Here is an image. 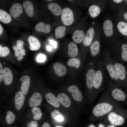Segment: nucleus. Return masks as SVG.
<instances>
[{"mask_svg": "<svg viewBox=\"0 0 127 127\" xmlns=\"http://www.w3.org/2000/svg\"><path fill=\"white\" fill-rule=\"evenodd\" d=\"M33 114V118L36 120H39L41 118L42 114L40 109L39 108L35 107H33L31 110Z\"/></svg>", "mask_w": 127, "mask_h": 127, "instance_id": "obj_33", "label": "nucleus"}, {"mask_svg": "<svg viewBox=\"0 0 127 127\" xmlns=\"http://www.w3.org/2000/svg\"><path fill=\"white\" fill-rule=\"evenodd\" d=\"M3 69L2 64L0 63V82H1L3 80Z\"/></svg>", "mask_w": 127, "mask_h": 127, "instance_id": "obj_41", "label": "nucleus"}, {"mask_svg": "<svg viewBox=\"0 0 127 127\" xmlns=\"http://www.w3.org/2000/svg\"><path fill=\"white\" fill-rule=\"evenodd\" d=\"M28 40L30 45L29 48L31 51H36L40 48V43L35 36H29L28 38Z\"/></svg>", "mask_w": 127, "mask_h": 127, "instance_id": "obj_15", "label": "nucleus"}, {"mask_svg": "<svg viewBox=\"0 0 127 127\" xmlns=\"http://www.w3.org/2000/svg\"><path fill=\"white\" fill-rule=\"evenodd\" d=\"M38 125V124L36 121L32 120L28 124L27 126V127H37Z\"/></svg>", "mask_w": 127, "mask_h": 127, "instance_id": "obj_40", "label": "nucleus"}, {"mask_svg": "<svg viewBox=\"0 0 127 127\" xmlns=\"http://www.w3.org/2000/svg\"><path fill=\"white\" fill-rule=\"evenodd\" d=\"M14 54L15 56L16 57L19 56V53L18 50L15 51L14 52Z\"/></svg>", "mask_w": 127, "mask_h": 127, "instance_id": "obj_44", "label": "nucleus"}, {"mask_svg": "<svg viewBox=\"0 0 127 127\" xmlns=\"http://www.w3.org/2000/svg\"><path fill=\"white\" fill-rule=\"evenodd\" d=\"M23 9L22 5L19 3H15L10 9L11 15L13 17H18L22 14Z\"/></svg>", "mask_w": 127, "mask_h": 127, "instance_id": "obj_20", "label": "nucleus"}, {"mask_svg": "<svg viewBox=\"0 0 127 127\" xmlns=\"http://www.w3.org/2000/svg\"><path fill=\"white\" fill-rule=\"evenodd\" d=\"M12 20L10 16L5 11L0 9V21L3 23L8 24Z\"/></svg>", "mask_w": 127, "mask_h": 127, "instance_id": "obj_28", "label": "nucleus"}, {"mask_svg": "<svg viewBox=\"0 0 127 127\" xmlns=\"http://www.w3.org/2000/svg\"><path fill=\"white\" fill-rule=\"evenodd\" d=\"M108 127H115L113 126H109Z\"/></svg>", "mask_w": 127, "mask_h": 127, "instance_id": "obj_51", "label": "nucleus"}, {"mask_svg": "<svg viewBox=\"0 0 127 127\" xmlns=\"http://www.w3.org/2000/svg\"><path fill=\"white\" fill-rule=\"evenodd\" d=\"M98 59L93 58L91 61V68L87 70L85 74V81L87 88L91 91L93 95V85Z\"/></svg>", "mask_w": 127, "mask_h": 127, "instance_id": "obj_7", "label": "nucleus"}, {"mask_svg": "<svg viewBox=\"0 0 127 127\" xmlns=\"http://www.w3.org/2000/svg\"><path fill=\"white\" fill-rule=\"evenodd\" d=\"M50 43L52 44V45L55 48H56V44L55 42L53 41L52 40L50 41Z\"/></svg>", "mask_w": 127, "mask_h": 127, "instance_id": "obj_43", "label": "nucleus"}, {"mask_svg": "<svg viewBox=\"0 0 127 127\" xmlns=\"http://www.w3.org/2000/svg\"><path fill=\"white\" fill-rule=\"evenodd\" d=\"M68 91L71 93L73 99L75 100L80 102L83 99L82 92L79 91L78 87L75 85H72L69 87L67 89Z\"/></svg>", "mask_w": 127, "mask_h": 127, "instance_id": "obj_10", "label": "nucleus"}, {"mask_svg": "<svg viewBox=\"0 0 127 127\" xmlns=\"http://www.w3.org/2000/svg\"><path fill=\"white\" fill-rule=\"evenodd\" d=\"M24 95L21 91L17 92L14 97V102L15 108L18 111L20 110L23 106L24 101Z\"/></svg>", "mask_w": 127, "mask_h": 127, "instance_id": "obj_13", "label": "nucleus"}, {"mask_svg": "<svg viewBox=\"0 0 127 127\" xmlns=\"http://www.w3.org/2000/svg\"><path fill=\"white\" fill-rule=\"evenodd\" d=\"M88 11L90 16L93 17H94L97 16L99 14L101 10L98 6L93 5L89 7Z\"/></svg>", "mask_w": 127, "mask_h": 127, "instance_id": "obj_30", "label": "nucleus"}, {"mask_svg": "<svg viewBox=\"0 0 127 127\" xmlns=\"http://www.w3.org/2000/svg\"><path fill=\"white\" fill-rule=\"evenodd\" d=\"M57 98L58 101L64 107H69L71 105V102L68 97L65 94L62 93L59 94Z\"/></svg>", "mask_w": 127, "mask_h": 127, "instance_id": "obj_22", "label": "nucleus"}, {"mask_svg": "<svg viewBox=\"0 0 127 127\" xmlns=\"http://www.w3.org/2000/svg\"><path fill=\"white\" fill-rule=\"evenodd\" d=\"M4 64H5V62H4Z\"/></svg>", "mask_w": 127, "mask_h": 127, "instance_id": "obj_54", "label": "nucleus"}, {"mask_svg": "<svg viewBox=\"0 0 127 127\" xmlns=\"http://www.w3.org/2000/svg\"><path fill=\"white\" fill-rule=\"evenodd\" d=\"M15 116L11 111H7L6 117V120L7 123L9 124H12L14 122L15 119Z\"/></svg>", "mask_w": 127, "mask_h": 127, "instance_id": "obj_35", "label": "nucleus"}, {"mask_svg": "<svg viewBox=\"0 0 127 127\" xmlns=\"http://www.w3.org/2000/svg\"><path fill=\"white\" fill-rule=\"evenodd\" d=\"M23 5L27 15L30 17L32 16L33 14V8L32 3L29 1H26L23 3Z\"/></svg>", "mask_w": 127, "mask_h": 127, "instance_id": "obj_27", "label": "nucleus"}, {"mask_svg": "<svg viewBox=\"0 0 127 127\" xmlns=\"http://www.w3.org/2000/svg\"><path fill=\"white\" fill-rule=\"evenodd\" d=\"M47 0L48 1H52V0Z\"/></svg>", "mask_w": 127, "mask_h": 127, "instance_id": "obj_53", "label": "nucleus"}, {"mask_svg": "<svg viewBox=\"0 0 127 127\" xmlns=\"http://www.w3.org/2000/svg\"><path fill=\"white\" fill-rule=\"evenodd\" d=\"M47 101L53 106L58 108L60 106V103L57 98L51 92L47 93L45 95Z\"/></svg>", "mask_w": 127, "mask_h": 127, "instance_id": "obj_21", "label": "nucleus"}, {"mask_svg": "<svg viewBox=\"0 0 127 127\" xmlns=\"http://www.w3.org/2000/svg\"><path fill=\"white\" fill-rule=\"evenodd\" d=\"M94 34L93 28L91 27L87 31L83 41V45L85 47H88L91 44Z\"/></svg>", "mask_w": 127, "mask_h": 127, "instance_id": "obj_16", "label": "nucleus"}, {"mask_svg": "<svg viewBox=\"0 0 127 127\" xmlns=\"http://www.w3.org/2000/svg\"><path fill=\"white\" fill-rule=\"evenodd\" d=\"M3 80L6 85H10L12 83L13 77L12 73L9 68L5 67L3 69Z\"/></svg>", "mask_w": 127, "mask_h": 127, "instance_id": "obj_14", "label": "nucleus"}, {"mask_svg": "<svg viewBox=\"0 0 127 127\" xmlns=\"http://www.w3.org/2000/svg\"><path fill=\"white\" fill-rule=\"evenodd\" d=\"M113 60L122 88L127 91V68L123 64Z\"/></svg>", "mask_w": 127, "mask_h": 127, "instance_id": "obj_8", "label": "nucleus"}, {"mask_svg": "<svg viewBox=\"0 0 127 127\" xmlns=\"http://www.w3.org/2000/svg\"><path fill=\"white\" fill-rule=\"evenodd\" d=\"M67 63L70 66L74 67L78 69L80 66L81 61L79 59L73 58L69 59L67 61Z\"/></svg>", "mask_w": 127, "mask_h": 127, "instance_id": "obj_32", "label": "nucleus"}, {"mask_svg": "<svg viewBox=\"0 0 127 127\" xmlns=\"http://www.w3.org/2000/svg\"><path fill=\"white\" fill-rule=\"evenodd\" d=\"M106 70L102 60L98 59L93 83V98L98 95L103 88L106 80Z\"/></svg>", "mask_w": 127, "mask_h": 127, "instance_id": "obj_3", "label": "nucleus"}, {"mask_svg": "<svg viewBox=\"0 0 127 127\" xmlns=\"http://www.w3.org/2000/svg\"><path fill=\"white\" fill-rule=\"evenodd\" d=\"M124 17L125 19L127 21V12H126L124 14Z\"/></svg>", "mask_w": 127, "mask_h": 127, "instance_id": "obj_47", "label": "nucleus"}, {"mask_svg": "<svg viewBox=\"0 0 127 127\" xmlns=\"http://www.w3.org/2000/svg\"><path fill=\"white\" fill-rule=\"evenodd\" d=\"M42 127H51L49 124L47 122H45L43 124Z\"/></svg>", "mask_w": 127, "mask_h": 127, "instance_id": "obj_42", "label": "nucleus"}, {"mask_svg": "<svg viewBox=\"0 0 127 127\" xmlns=\"http://www.w3.org/2000/svg\"><path fill=\"white\" fill-rule=\"evenodd\" d=\"M46 48L48 51H50L51 50V48L50 46H47Z\"/></svg>", "mask_w": 127, "mask_h": 127, "instance_id": "obj_48", "label": "nucleus"}, {"mask_svg": "<svg viewBox=\"0 0 127 127\" xmlns=\"http://www.w3.org/2000/svg\"><path fill=\"white\" fill-rule=\"evenodd\" d=\"M24 44V43L22 40H17L16 41V45L13 46L12 48L15 51L23 49Z\"/></svg>", "mask_w": 127, "mask_h": 127, "instance_id": "obj_37", "label": "nucleus"}, {"mask_svg": "<svg viewBox=\"0 0 127 127\" xmlns=\"http://www.w3.org/2000/svg\"><path fill=\"white\" fill-rule=\"evenodd\" d=\"M105 91L112 99L118 102H122L127 105V93L112 81L107 78Z\"/></svg>", "mask_w": 127, "mask_h": 127, "instance_id": "obj_2", "label": "nucleus"}, {"mask_svg": "<svg viewBox=\"0 0 127 127\" xmlns=\"http://www.w3.org/2000/svg\"><path fill=\"white\" fill-rule=\"evenodd\" d=\"M48 9L55 16H58L61 14L62 10L60 5L55 3H51L48 5Z\"/></svg>", "mask_w": 127, "mask_h": 127, "instance_id": "obj_23", "label": "nucleus"}, {"mask_svg": "<svg viewBox=\"0 0 127 127\" xmlns=\"http://www.w3.org/2000/svg\"><path fill=\"white\" fill-rule=\"evenodd\" d=\"M51 118L59 122L63 121L64 119V116L58 110H56L52 111L51 114Z\"/></svg>", "mask_w": 127, "mask_h": 127, "instance_id": "obj_34", "label": "nucleus"}, {"mask_svg": "<svg viewBox=\"0 0 127 127\" xmlns=\"http://www.w3.org/2000/svg\"><path fill=\"white\" fill-rule=\"evenodd\" d=\"M98 127H105L104 126L102 123H100Z\"/></svg>", "mask_w": 127, "mask_h": 127, "instance_id": "obj_49", "label": "nucleus"}, {"mask_svg": "<svg viewBox=\"0 0 127 127\" xmlns=\"http://www.w3.org/2000/svg\"><path fill=\"white\" fill-rule=\"evenodd\" d=\"M85 36L84 33L82 30H77L73 32L72 38L75 42L77 44H80L83 42Z\"/></svg>", "mask_w": 127, "mask_h": 127, "instance_id": "obj_24", "label": "nucleus"}, {"mask_svg": "<svg viewBox=\"0 0 127 127\" xmlns=\"http://www.w3.org/2000/svg\"><path fill=\"white\" fill-rule=\"evenodd\" d=\"M61 19L63 24L66 26H70L72 24L74 19L72 10L68 7L63 8L61 14Z\"/></svg>", "mask_w": 127, "mask_h": 127, "instance_id": "obj_9", "label": "nucleus"}, {"mask_svg": "<svg viewBox=\"0 0 127 127\" xmlns=\"http://www.w3.org/2000/svg\"><path fill=\"white\" fill-rule=\"evenodd\" d=\"M103 28L105 35L107 37L111 36L113 33V24L110 20H105L103 24Z\"/></svg>", "mask_w": 127, "mask_h": 127, "instance_id": "obj_19", "label": "nucleus"}, {"mask_svg": "<svg viewBox=\"0 0 127 127\" xmlns=\"http://www.w3.org/2000/svg\"><path fill=\"white\" fill-rule=\"evenodd\" d=\"M19 53V56L17 58V60L18 61L21 60L23 58V56L26 55L25 51L23 49L18 50Z\"/></svg>", "mask_w": 127, "mask_h": 127, "instance_id": "obj_39", "label": "nucleus"}, {"mask_svg": "<svg viewBox=\"0 0 127 127\" xmlns=\"http://www.w3.org/2000/svg\"><path fill=\"white\" fill-rule=\"evenodd\" d=\"M88 127H95L94 124H91Z\"/></svg>", "mask_w": 127, "mask_h": 127, "instance_id": "obj_50", "label": "nucleus"}, {"mask_svg": "<svg viewBox=\"0 0 127 127\" xmlns=\"http://www.w3.org/2000/svg\"><path fill=\"white\" fill-rule=\"evenodd\" d=\"M112 59L123 64L127 65V44H114L112 48Z\"/></svg>", "mask_w": 127, "mask_h": 127, "instance_id": "obj_6", "label": "nucleus"}, {"mask_svg": "<svg viewBox=\"0 0 127 127\" xmlns=\"http://www.w3.org/2000/svg\"><path fill=\"white\" fill-rule=\"evenodd\" d=\"M102 61L110 78L116 84L122 88L113 59L110 56V52H107L103 54Z\"/></svg>", "mask_w": 127, "mask_h": 127, "instance_id": "obj_5", "label": "nucleus"}, {"mask_svg": "<svg viewBox=\"0 0 127 127\" xmlns=\"http://www.w3.org/2000/svg\"><path fill=\"white\" fill-rule=\"evenodd\" d=\"M66 29L64 26H60L56 28L55 30L56 37L58 39L63 37L65 35Z\"/></svg>", "mask_w": 127, "mask_h": 127, "instance_id": "obj_29", "label": "nucleus"}, {"mask_svg": "<svg viewBox=\"0 0 127 127\" xmlns=\"http://www.w3.org/2000/svg\"><path fill=\"white\" fill-rule=\"evenodd\" d=\"M67 53L68 56L71 57H74L77 55L78 52V49L76 44L71 42L68 44Z\"/></svg>", "mask_w": 127, "mask_h": 127, "instance_id": "obj_25", "label": "nucleus"}, {"mask_svg": "<svg viewBox=\"0 0 127 127\" xmlns=\"http://www.w3.org/2000/svg\"><path fill=\"white\" fill-rule=\"evenodd\" d=\"M10 52L9 48L7 47H2L0 45V56L4 57L8 56Z\"/></svg>", "mask_w": 127, "mask_h": 127, "instance_id": "obj_36", "label": "nucleus"}, {"mask_svg": "<svg viewBox=\"0 0 127 127\" xmlns=\"http://www.w3.org/2000/svg\"><path fill=\"white\" fill-rule=\"evenodd\" d=\"M114 2L117 3H121L123 0H113Z\"/></svg>", "mask_w": 127, "mask_h": 127, "instance_id": "obj_45", "label": "nucleus"}, {"mask_svg": "<svg viewBox=\"0 0 127 127\" xmlns=\"http://www.w3.org/2000/svg\"><path fill=\"white\" fill-rule=\"evenodd\" d=\"M90 52L91 55L95 58L99 54L100 45L98 40H95L91 44L90 47Z\"/></svg>", "mask_w": 127, "mask_h": 127, "instance_id": "obj_18", "label": "nucleus"}, {"mask_svg": "<svg viewBox=\"0 0 127 127\" xmlns=\"http://www.w3.org/2000/svg\"><path fill=\"white\" fill-rule=\"evenodd\" d=\"M117 28L121 33L127 36V23L122 21L119 22L117 25Z\"/></svg>", "mask_w": 127, "mask_h": 127, "instance_id": "obj_31", "label": "nucleus"}, {"mask_svg": "<svg viewBox=\"0 0 127 127\" xmlns=\"http://www.w3.org/2000/svg\"><path fill=\"white\" fill-rule=\"evenodd\" d=\"M3 32V29L1 24H0V36H1Z\"/></svg>", "mask_w": 127, "mask_h": 127, "instance_id": "obj_46", "label": "nucleus"}, {"mask_svg": "<svg viewBox=\"0 0 127 127\" xmlns=\"http://www.w3.org/2000/svg\"><path fill=\"white\" fill-rule=\"evenodd\" d=\"M105 117L112 125H121L127 119V110L121 105L114 109Z\"/></svg>", "mask_w": 127, "mask_h": 127, "instance_id": "obj_4", "label": "nucleus"}, {"mask_svg": "<svg viewBox=\"0 0 127 127\" xmlns=\"http://www.w3.org/2000/svg\"><path fill=\"white\" fill-rule=\"evenodd\" d=\"M120 105L119 102L113 99L105 92L93 108V117L97 120L101 119Z\"/></svg>", "mask_w": 127, "mask_h": 127, "instance_id": "obj_1", "label": "nucleus"}, {"mask_svg": "<svg viewBox=\"0 0 127 127\" xmlns=\"http://www.w3.org/2000/svg\"><path fill=\"white\" fill-rule=\"evenodd\" d=\"M20 80L22 82L20 87V91L24 95H25L28 93L30 86V78L28 76L25 75L22 77L20 78Z\"/></svg>", "mask_w": 127, "mask_h": 127, "instance_id": "obj_11", "label": "nucleus"}, {"mask_svg": "<svg viewBox=\"0 0 127 127\" xmlns=\"http://www.w3.org/2000/svg\"><path fill=\"white\" fill-rule=\"evenodd\" d=\"M36 30L38 31L48 33L49 32L51 29L49 24H46L42 22L37 23L35 26Z\"/></svg>", "mask_w": 127, "mask_h": 127, "instance_id": "obj_26", "label": "nucleus"}, {"mask_svg": "<svg viewBox=\"0 0 127 127\" xmlns=\"http://www.w3.org/2000/svg\"><path fill=\"white\" fill-rule=\"evenodd\" d=\"M56 127H62L61 126H57Z\"/></svg>", "mask_w": 127, "mask_h": 127, "instance_id": "obj_52", "label": "nucleus"}, {"mask_svg": "<svg viewBox=\"0 0 127 127\" xmlns=\"http://www.w3.org/2000/svg\"><path fill=\"white\" fill-rule=\"evenodd\" d=\"M46 59V56L43 54H40L37 56L36 60L37 62L39 63L43 62H44Z\"/></svg>", "mask_w": 127, "mask_h": 127, "instance_id": "obj_38", "label": "nucleus"}, {"mask_svg": "<svg viewBox=\"0 0 127 127\" xmlns=\"http://www.w3.org/2000/svg\"><path fill=\"white\" fill-rule=\"evenodd\" d=\"M53 67L55 73L59 76H63L67 73L66 67L63 64L61 63H55L53 64Z\"/></svg>", "mask_w": 127, "mask_h": 127, "instance_id": "obj_17", "label": "nucleus"}, {"mask_svg": "<svg viewBox=\"0 0 127 127\" xmlns=\"http://www.w3.org/2000/svg\"><path fill=\"white\" fill-rule=\"evenodd\" d=\"M40 94L37 92L33 93L29 99V103L31 107H37L40 105L42 101Z\"/></svg>", "mask_w": 127, "mask_h": 127, "instance_id": "obj_12", "label": "nucleus"}]
</instances>
